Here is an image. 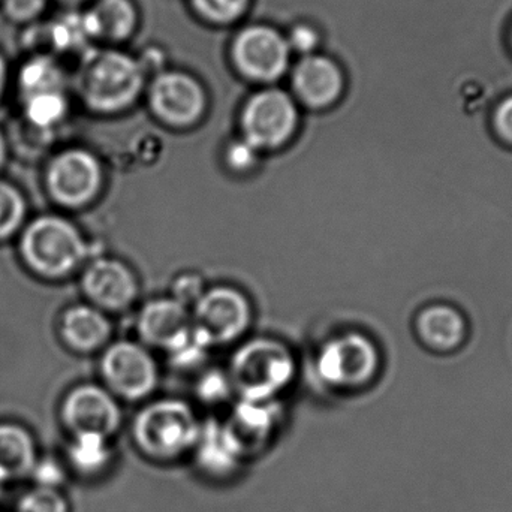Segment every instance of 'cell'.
Here are the masks:
<instances>
[{
    "mask_svg": "<svg viewBox=\"0 0 512 512\" xmlns=\"http://www.w3.org/2000/svg\"><path fill=\"white\" fill-rule=\"evenodd\" d=\"M228 388H231L230 378L227 376L218 375V373H213V375L207 376V379H204L203 384H201L200 393L203 394L204 399H221L222 396L227 394Z\"/></svg>",
    "mask_w": 512,
    "mask_h": 512,
    "instance_id": "d6a6232c",
    "label": "cell"
},
{
    "mask_svg": "<svg viewBox=\"0 0 512 512\" xmlns=\"http://www.w3.org/2000/svg\"><path fill=\"white\" fill-rule=\"evenodd\" d=\"M240 125L243 140L258 152L279 149L297 131L298 108L295 99L274 87L261 90L246 102Z\"/></svg>",
    "mask_w": 512,
    "mask_h": 512,
    "instance_id": "52a82bcc",
    "label": "cell"
},
{
    "mask_svg": "<svg viewBox=\"0 0 512 512\" xmlns=\"http://www.w3.org/2000/svg\"><path fill=\"white\" fill-rule=\"evenodd\" d=\"M258 150L254 149L248 141L242 140L231 144L227 152V162L237 171H246L254 167Z\"/></svg>",
    "mask_w": 512,
    "mask_h": 512,
    "instance_id": "4dcf8cb0",
    "label": "cell"
},
{
    "mask_svg": "<svg viewBox=\"0 0 512 512\" xmlns=\"http://www.w3.org/2000/svg\"><path fill=\"white\" fill-rule=\"evenodd\" d=\"M137 325L144 343L165 349L171 355L194 339L189 307L173 297L147 303L138 315Z\"/></svg>",
    "mask_w": 512,
    "mask_h": 512,
    "instance_id": "4fadbf2b",
    "label": "cell"
},
{
    "mask_svg": "<svg viewBox=\"0 0 512 512\" xmlns=\"http://www.w3.org/2000/svg\"><path fill=\"white\" fill-rule=\"evenodd\" d=\"M15 512H69V504L60 490L33 486L20 496Z\"/></svg>",
    "mask_w": 512,
    "mask_h": 512,
    "instance_id": "d4e9b609",
    "label": "cell"
},
{
    "mask_svg": "<svg viewBox=\"0 0 512 512\" xmlns=\"http://www.w3.org/2000/svg\"><path fill=\"white\" fill-rule=\"evenodd\" d=\"M379 367L375 343L360 333H346L328 340L316 358L319 378L339 390H355L369 384Z\"/></svg>",
    "mask_w": 512,
    "mask_h": 512,
    "instance_id": "8992f818",
    "label": "cell"
},
{
    "mask_svg": "<svg viewBox=\"0 0 512 512\" xmlns=\"http://www.w3.org/2000/svg\"><path fill=\"white\" fill-rule=\"evenodd\" d=\"M60 331L65 342L75 351L93 352L110 339L111 324L98 307L80 304L63 315Z\"/></svg>",
    "mask_w": 512,
    "mask_h": 512,
    "instance_id": "ac0fdd59",
    "label": "cell"
},
{
    "mask_svg": "<svg viewBox=\"0 0 512 512\" xmlns=\"http://www.w3.org/2000/svg\"><path fill=\"white\" fill-rule=\"evenodd\" d=\"M289 56L288 41L273 27H246L234 39V63L249 80L261 83L277 80L288 69Z\"/></svg>",
    "mask_w": 512,
    "mask_h": 512,
    "instance_id": "30bf717a",
    "label": "cell"
},
{
    "mask_svg": "<svg viewBox=\"0 0 512 512\" xmlns=\"http://www.w3.org/2000/svg\"><path fill=\"white\" fill-rule=\"evenodd\" d=\"M108 439L98 435L74 436L68 450V463L75 472L93 477L104 471L110 463Z\"/></svg>",
    "mask_w": 512,
    "mask_h": 512,
    "instance_id": "7402d4cb",
    "label": "cell"
},
{
    "mask_svg": "<svg viewBox=\"0 0 512 512\" xmlns=\"http://www.w3.org/2000/svg\"><path fill=\"white\" fill-rule=\"evenodd\" d=\"M81 14L90 41H125L137 26V9L131 0H93Z\"/></svg>",
    "mask_w": 512,
    "mask_h": 512,
    "instance_id": "2e32d148",
    "label": "cell"
},
{
    "mask_svg": "<svg viewBox=\"0 0 512 512\" xmlns=\"http://www.w3.org/2000/svg\"><path fill=\"white\" fill-rule=\"evenodd\" d=\"M21 99L38 93L65 90V74L56 57L47 53H35L21 65L17 75Z\"/></svg>",
    "mask_w": 512,
    "mask_h": 512,
    "instance_id": "ffe728a7",
    "label": "cell"
},
{
    "mask_svg": "<svg viewBox=\"0 0 512 512\" xmlns=\"http://www.w3.org/2000/svg\"><path fill=\"white\" fill-rule=\"evenodd\" d=\"M294 370V357L283 343L273 339L251 340L231 361V387L245 400L267 402L289 384Z\"/></svg>",
    "mask_w": 512,
    "mask_h": 512,
    "instance_id": "3957f363",
    "label": "cell"
},
{
    "mask_svg": "<svg viewBox=\"0 0 512 512\" xmlns=\"http://www.w3.org/2000/svg\"><path fill=\"white\" fill-rule=\"evenodd\" d=\"M26 216V203L11 183L0 180V239L14 234L23 224Z\"/></svg>",
    "mask_w": 512,
    "mask_h": 512,
    "instance_id": "cb8c5ba5",
    "label": "cell"
},
{
    "mask_svg": "<svg viewBox=\"0 0 512 512\" xmlns=\"http://www.w3.org/2000/svg\"><path fill=\"white\" fill-rule=\"evenodd\" d=\"M6 83H8V63H6L5 57L0 53V99H2L3 93H5Z\"/></svg>",
    "mask_w": 512,
    "mask_h": 512,
    "instance_id": "836d02e7",
    "label": "cell"
},
{
    "mask_svg": "<svg viewBox=\"0 0 512 512\" xmlns=\"http://www.w3.org/2000/svg\"><path fill=\"white\" fill-rule=\"evenodd\" d=\"M30 478L36 487L60 490L66 481V469L59 460L45 457V459H38L36 465L33 466Z\"/></svg>",
    "mask_w": 512,
    "mask_h": 512,
    "instance_id": "83f0119b",
    "label": "cell"
},
{
    "mask_svg": "<svg viewBox=\"0 0 512 512\" xmlns=\"http://www.w3.org/2000/svg\"><path fill=\"white\" fill-rule=\"evenodd\" d=\"M153 114L171 128H191L206 113L207 96L203 86L183 72H161L149 87Z\"/></svg>",
    "mask_w": 512,
    "mask_h": 512,
    "instance_id": "9c48e42d",
    "label": "cell"
},
{
    "mask_svg": "<svg viewBox=\"0 0 512 512\" xmlns=\"http://www.w3.org/2000/svg\"><path fill=\"white\" fill-rule=\"evenodd\" d=\"M21 254L36 273L45 277H62L87 258L89 245L68 219L41 216L24 231Z\"/></svg>",
    "mask_w": 512,
    "mask_h": 512,
    "instance_id": "7a4b0ae2",
    "label": "cell"
},
{
    "mask_svg": "<svg viewBox=\"0 0 512 512\" xmlns=\"http://www.w3.org/2000/svg\"><path fill=\"white\" fill-rule=\"evenodd\" d=\"M83 289L92 306L117 312L137 300L138 280L125 262L98 258L84 271Z\"/></svg>",
    "mask_w": 512,
    "mask_h": 512,
    "instance_id": "5bb4252c",
    "label": "cell"
},
{
    "mask_svg": "<svg viewBox=\"0 0 512 512\" xmlns=\"http://www.w3.org/2000/svg\"><path fill=\"white\" fill-rule=\"evenodd\" d=\"M47 183L57 203L78 209L98 197L102 186L101 164L87 150H66L51 162Z\"/></svg>",
    "mask_w": 512,
    "mask_h": 512,
    "instance_id": "8fae6325",
    "label": "cell"
},
{
    "mask_svg": "<svg viewBox=\"0 0 512 512\" xmlns=\"http://www.w3.org/2000/svg\"><path fill=\"white\" fill-rule=\"evenodd\" d=\"M62 421L72 436L98 435L108 439L119 429V403L105 388L80 385L66 396Z\"/></svg>",
    "mask_w": 512,
    "mask_h": 512,
    "instance_id": "7c38bea8",
    "label": "cell"
},
{
    "mask_svg": "<svg viewBox=\"0 0 512 512\" xmlns=\"http://www.w3.org/2000/svg\"><path fill=\"white\" fill-rule=\"evenodd\" d=\"M191 316L195 337L209 348L242 337L252 322V306L243 292L218 286L204 291Z\"/></svg>",
    "mask_w": 512,
    "mask_h": 512,
    "instance_id": "5b68a950",
    "label": "cell"
},
{
    "mask_svg": "<svg viewBox=\"0 0 512 512\" xmlns=\"http://www.w3.org/2000/svg\"><path fill=\"white\" fill-rule=\"evenodd\" d=\"M48 0H0V8L9 21L15 24L35 23L47 9Z\"/></svg>",
    "mask_w": 512,
    "mask_h": 512,
    "instance_id": "4316f807",
    "label": "cell"
},
{
    "mask_svg": "<svg viewBox=\"0 0 512 512\" xmlns=\"http://www.w3.org/2000/svg\"><path fill=\"white\" fill-rule=\"evenodd\" d=\"M195 11L216 24H230L239 20L251 0H191Z\"/></svg>",
    "mask_w": 512,
    "mask_h": 512,
    "instance_id": "484cf974",
    "label": "cell"
},
{
    "mask_svg": "<svg viewBox=\"0 0 512 512\" xmlns=\"http://www.w3.org/2000/svg\"><path fill=\"white\" fill-rule=\"evenodd\" d=\"M24 114L32 125L38 128H51L62 122L68 111V98L65 90L38 93L23 99Z\"/></svg>",
    "mask_w": 512,
    "mask_h": 512,
    "instance_id": "603a6c76",
    "label": "cell"
},
{
    "mask_svg": "<svg viewBox=\"0 0 512 512\" xmlns=\"http://www.w3.org/2000/svg\"><path fill=\"white\" fill-rule=\"evenodd\" d=\"M146 75L140 60L122 51H86L75 74V89L89 110L116 114L137 101Z\"/></svg>",
    "mask_w": 512,
    "mask_h": 512,
    "instance_id": "6da1fadb",
    "label": "cell"
},
{
    "mask_svg": "<svg viewBox=\"0 0 512 512\" xmlns=\"http://www.w3.org/2000/svg\"><path fill=\"white\" fill-rule=\"evenodd\" d=\"M343 74L330 57L307 54L292 69V89L301 104L315 110L330 107L343 92Z\"/></svg>",
    "mask_w": 512,
    "mask_h": 512,
    "instance_id": "9a60e30c",
    "label": "cell"
},
{
    "mask_svg": "<svg viewBox=\"0 0 512 512\" xmlns=\"http://www.w3.org/2000/svg\"><path fill=\"white\" fill-rule=\"evenodd\" d=\"M493 129L508 146H512V95L499 102L493 113Z\"/></svg>",
    "mask_w": 512,
    "mask_h": 512,
    "instance_id": "1f68e13d",
    "label": "cell"
},
{
    "mask_svg": "<svg viewBox=\"0 0 512 512\" xmlns=\"http://www.w3.org/2000/svg\"><path fill=\"white\" fill-rule=\"evenodd\" d=\"M203 294V282L194 274L180 277L174 285V300L180 301L186 307L194 306Z\"/></svg>",
    "mask_w": 512,
    "mask_h": 512,
    "instance_id": "f546056e",
    "label": "cell"
},
{
    "mask_svg": "<svg viewBox=\"0 0 512 512\" xmlns=\"http://www.w3.org/2000/svg\"><path fill=\"white\" fill-rule=\"evenodd\" d=\"M135 441L155 459H174L198 438L194 412L179 400H161L144 408L135 421Z\"/></svg>",
    "mask_w": 512,
    "mask_h": 512,
    "instance_id": "277c9868",
    "label": "cell"
},
{
    "mask_svg": "<svg viewBox=\"0 0 512 512\" xmlns=\"http://www.w3.org/2000/svg\"><path fill=\"white\" fill-rule=\"evenodd\" d=\"M42 41L47 45V54L80 53L87 47L90 38L84 27L83 14L69 11L48 23L42 32Z\"/></svg>",
    "mask_w": 512,
    "mask_h": 512,
    "instance_id": "44dd1931",
    "label": "cell"
},
{
    "mask_svg": "<svg viewBox=\"0 0 512 512\" xmlns=\"http://www.w3.org/2000/svg\"><path fill=\"white\" fill-rule=\"evenodd\" d=\"M6 158V143L5 138H3L2 132H0V167H2L3 162H5Z\"/></svg>",
    "mask_w": 512,
    "mask_h": 512,
    "instance_id": "e575fe53",
    "label": "cell"
},
{
    "mask_svg": "<svg viewBox=\"0 0 512 512\" xmlns=\"http://www.w3.org/2000/svg\"><path fill=\"white\" fill-rule=\"evenodd\" d=\"M57 2L62 3L65 6H78L83 5V3L89 2V0H57Z\"/></svg>",
    "mask_w": 512,
    "mask_h": 512,
    "instance_id": "d590c367",
    "label": "cell"
},
{
    "mask_svg": "<svg viewBox=\"0 0 512 512\" xmlns=\"http://www.w3.org/2000/svg\"><path fill=\"white\" fill-rule=\"evenodd\" d=\"M286 41H288L289 50L297 51V53L307 56V54H313L316 45H318L319 38L318 33H316L312 26H309V24H298V26L292 27Z\"/></svg>",
    "mask_w": 512,
    "mask_h": 512,
    "instance_id": "f1b7e54d",
    "label": "cell"
},
{
    "mask_svg": "<svg viewBox=\"0 0 512 512\" xmlns=\"http://www.w3.org/2000/svg\"><path fill=\"white\" fill-rule=\"evenodd\" d=\"M102 375L110 393L126 400L150 396L158 385V366L140 343L117 342L102 355Z\"/></svg>",
    "mask_w": 512,
    "mask_h": 512,
    "instance_id": "ba28073f",
    "label": "cell"
},
{
    "mask_svg": "<svg viewBox=\"0 0 512 512\" xmlns=\"http://www.w3.org/2000/svg\"><path fill=\"white\" fill-rule=\"evenodd\" d=\"M417 333L424 345L439 352L453 351L466 337V321L456 307L433 304L421 310Z\"/></svg>",
    "mask_w": 512,
    "mask_h": 512,
    "instance_id": "e0dca14e",
    "label": "cell"
},
{
    "mask_svg": "<svg viewBox=\"0 0 512 512\" xmlns=\"http://www.w3.org/2000/svg\"><path fill=\"white\" fill-rule=\"evenodd\" d=\"M36 462L32 435L18 424H0V484L30 477Z\"/></svg>",
    "mask_w": 512,
    "mask_h": 512,
    "instance_id": "d6986e66",
    "label": "cell"
},
{
    "mask_svg": "<svg viewBox=\"0 0 512 512\" xmlns=\"http://www.w3.org/2000/svg\"><path fill=\"white\" fill-rule=\"evenodd\" d=\"M3 487L5 486H3V484H0V498H2Z\"/></svg>",
    "mask_w": 512,
    "mask_h": 512,
    "instance_id": "8d00e7d4",
    "label": "cell"
}]
</instances>
